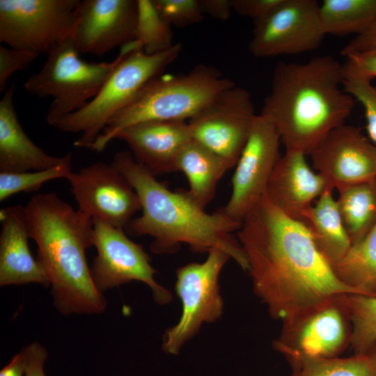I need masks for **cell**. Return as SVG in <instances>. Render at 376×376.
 Listing matches in <instances>:
<instances>
[{"label":"cell","mask_w":376,"mask_h":376,"mask_svg":"<svg viewBox=\"0 0 376 376\" xmlns=\"http://www.w3.org/2000/svg\"><path fill=\"white\" fill-rule=\"evenodd\" d=\"M237 237L253 290L272 318L282 322L345 294H358L336 275L304 224L263 198Z\"/></svg>","instance_id":"cell-1"},{"label":"cell","mask_w":376,"mask_h":376,"mask_svg":"<svg viewBox=\"0 0 376 376\" xmlns=\"http://www.w3.org/2000/svg\"><path fill=\"white\" fill-rule=\"evenodd\" d=\"M111 164L128 180L141 203V214L132 219L124 230L130 235L153 237L152 253H175L182 244L198 253L219 249L248 271L246 254L234 235L241 223L232 220L220 209L207 213L187 191L169 189L128 150L116 152Z\"/></svg>","instance_id":"cell-2"},{"label":"cell","mask_w":376,"mask_h":376,"mask_svg":"<svg viewBox=\"0 0 376 376\" xmlns=\"http://www.w3.org/2000/svg\"><path fill=\"white\" fill-rule=\"evenodd\" d=\"M343 64L331 56L304 63L279 62L261 113L274 124L285 150L309 155L354 104L343 88Z\"/></svg>","instance_id":"cell-3"},{"label":"cell","mask_w":376,"mask_h":376,"mask_svg":"<svg viewBox=\"0 0 376 376\" xmlns=\"http://www.w3.org/2000/svg\"><path fill=\"white\" fill-rule=\"evenodd\" d=\"M24 212L56 309L63 315L103 313L107 301L93 281L86 257L93 246V219L55 192L33 195Z\"/></svg>","instance_id":"cell-4"},{"label":"cell","mask_w":376,"mask_h":376,"mask_svg":"<svg viewBox=\"0 0 376 376\" xmlns=\"http://www.w3.org/2000/svg\"><path fill=\"white\" fill-rule=\"evenodd\" d=\"M235 85L210 65L198 64L180 75L162 74L111 117L91 149L102 151L121 130L133 125L152 120L188 121Z\"/></svg>","instance_id":"cell-5"},{"label":"cell","mask_w":376,"mask_h":376,"mask_svg":"<svg viewBox=\"0 0 376 376\" xmlns=\"http://www.w3.org/2000/svg\"><path fill=\"white\" fill-rule=\"evenodd\" d=\"M181 50L180 43L153 54H148L142 49L131 50L94 98L52 127L64 132L80 134L75 146L91 149L111 117L125 107L150 81L163 74Z\"/></svg>","instance_id":"cell-6"},{"label":"cell","mask_w":376,"mask_h":376,"mask_svg":"<svg viewBox=\"0 0 376 376\" xmlns=\"http://www.w3.org/2000/svg\"><path fill=\"white\" fill-rule=\"evenodd\" d=\"M135 49H142L136 40L121 47L112 61L87 62L70 38L47 54L44 65L26 79L24 88L33 95L53 99L46 114L47 123L53 126L94 98L123 58Z\"/></svg>","instance_id":"cell-7"},{"label":"cell","mask_w":376,"mask_h":376,"mask_svg":"<svg viewBox=\"0 0 376 376\" xmlns=\"http://www.w3.org/2000/svg\"><path fill=\"white\" fill-rule=\"evenodd\" d=\"M230 256L223 250L213 249L203 263H191L176 270L175 292L180 299L182 313L178 322L167 329L162 338L164 352L177 355L204 323L221 318L224 301L219 277Z\"/></svg>","instance_id":"cell-8"},{"label":"cell","mask_w":376,"mask_h":376,"mask_svg":"<svg viewBox=\"0 0 376 376\" xmlns=\"http://www.w3.org/2000/svg\"><path fill=\"white\" fill-rule=\"evenodd\" d=\"M79 0H0V41L38 55L71 38Z\"/></svg>","instance_id":"cell-9"},{"label":"cell","mask_w":376,"mask_h":376,"mask_svg":"<svg viewBox=\"0 0 376 376\" xmlns=\"http://www.w3.org/2000/svg\"><path fill=\"white\" fill-rule=\"evenodd\" d=\"M93 246L97 255L90 267L91 274L100 292L138 281L150 288L156 303H170L171 293L156 281L157 272L150 264V257L142 245L127 237L123 228L93 220Z\"/></svg>","instance_id":"cell-10"},{"label":"cell","mask_w":376,"mask_h":376,"mask_svg":"<svg viewBox=\"0 0 376 376\" xmlns=\"http://www.w3.org/2000/svg\"><path fill=\"white\" fill-rule=\"evenodd\" d=\"M279 134L271 119L257 114L235 165L230 197L220 210L241 223L265 196L268 183L281 155Z\"/></svg>","instance_id":"cell-11"},{"label":"cell","mask_w":376,"mask_h":376,"mask_svg":"<svg viewBox=\"0 0 376 376\" xmlns=\"http://www.w3.org/2000/svg\"><path fill=\"white\" fill-rule=\"evenodd\" d=\"M341 297L282 322L281 334L274 342L275 350L288 361L338 357L350 345L351 334Z\"/></svg>","instance_id":"cell-12"},{"label":"cell","mask_w":376,"mask_h":376,"mask_svg":"<svg viewBox=\"0 0 376 376\" xmlns=\"http://www.w3.org/2000/svg\"><path fill=\"white\" fill-rule=\"evenodd\" d=\"M257 114L250 93L236 85L220 93L188 120L192 139L236 165Z\"/></svg>","instance_id":"cell-13"},{"label":"cell","mask_w":376,"mask_h":376,"mask_svg":"<svg viewBox=\"0 0 376 376\" xmlns=\"http://www.w3.org/2000/svg\"><path fill=\"white\" fill-rule=\"evenodd\" d=\"M315 0H283L267 17L254 23L249 49L257 58L313 51L326 34Z\"/></svg>","instance_id":"cell-14"},{"label":"cell","mask_w":376,"mask_h":376,"mask_svg":"<svg viewBox=\"0 0 376 376\" xmlns=\"http://www.w3.org/2000/svg\"><path fill=\"white\" fill-rule=\"evenodd\" d=\"M66 179L78 209L93 220L124 229L141 210L135 189L111 164H92L72 171Z\"/></svg>","instance_id":"cell-15"},{"label":"cell","mask_w":376,"mask_h":376,"mask_svg":"<svg viewBox=\"0 0 376 376\" xmlns=\"http://www.w3.org/2000/svg\"><path fill=\"white\" fill-rule=\"evenodd\" d=\"M137 19L138 1H79L71 39L79 54L102 56L135 40Z\"/></svg>","instance_id":"cell-16"},{"label":"cell","mask_w":376,"mask_h":376,"mask_svg":"<svg viewBox=\"0 0 376 376\" xmlns=\"http://www.w3.org/2000/svg\"><path fill=\"white\" fill-rule=\"evenodd\" d=\"M309 156L332 190L376 178V145L352 125L334 129Z\"/></svg>","instance_id":"cell-17"},{"label":"cell","mask_w":376,"mask_h":376,"mask_svg":"<svg viewBox=\"0 0 376 376\" xmlns=\"http://www.w3.org/2000/svg\"><path fill=\"white\" fill-rule=\"evenodd\" d=\"M115 139L125 141L134 159L157 177L177 171L178 156L192 137L187 121L152 120L126 127Z\"/></svg>","instance_id":"cell-18"},{"label":"cell","mask_w":376,"mask_h":376,"mask_svg":"<svg viewBox=\"0 0 376 376\" xmlns=\"http://www.w3.org/2000/svg\"><path fill=\"white\" fill-rule=\"evenodd\" d=\"M306 156L298 150H285L275 166L265 194L280 211L299 221L312 202L329 189L325 180L311 169Z\"/></svg>","instance_id":"cell-19"},{"label":"cell","mask_w":376,"mask_h":376,"mask_svg":"<svg viewBox=\"0 0 376 376\" xmlns=\"http://www.w3.org/2000/svg\"><path fill=\"white\" fill-rule=\"evenodd\" d=\"M0 285L37 283L49 287L47 274L29 247L30 237L24 206L16 205L0 211Z\"/></svg>","instance_id":"cell-20"},{"label":"cell","mask_w":376,"mask_h":376,"mask_svg":"<svg viewBox=\"0 0 376 376\" xmlns=\"http://www.w3.org/2000/svg\"><path fill=\"white\" fill-rule=\"evenodd\" d=\"M12 81L0 101V172L21 173L45 170L61 164L63 157L46 153L26 135L17 118Z\"/></svg>","instance_id":"cell-21"},{"label":"cell","mask_w":376,"mask_h":376,"mask_svg":"<svg viewBox=\"0 0 376 376\" xmlns=\"http://www.w3.org/2000/svg\"><path fill=\"white\" fill-rule=\"evenodd\" d=\"M333 190L327 189L302 215L300 222L309 230L318 250L334 267L352 245Z\"/></svg>","instance_id":"cell-22"},{"label":"cell","mask_w":376,"mask_h":376,"mask_svg":"<svg viewBox=\"0 0 376 376\" xmlns=\"http://www.w3.org/2000/svg\"><path fill=\"white\" fill-rule=\"evenodd\" d=\"M231 167L218 155L191 139L180 152L177 171H182L189 182L187 193L201 207L213 199L217 184Z\"/></svg>","instance_id":"cell-23"},{"label":"cell","mask_w":376,"mask_h":376,"mask_svg":"<svg viewBox=\"0 0 376 376\" xmlns=\"http://www.w3.org/2000/svg\"><path fill=\"white\" fill-rule=\"evenodd\" d=\"M337 190L339 212L353 244L361 240L376 225V178Z\"/></svg>","instance_id":"cell-24"},{"label":"cell","mask_w":376,"mask_h":376,"mask_svg":"<svg viewBox=\"0 0 376 376\" xmlns=\"http://www.w3.org/2000/svg\"><path fill=\"white\" fill-rule=\"evenodd\" d=\"M334 270L340 281L358 294L376 295V225L351 245Z\"/></svg>","instance_id":"cell-25"},{"label":"cell","mask_w":376,"mask_h":376,"mask_svg":"<svg viewBox=\"0 0 376 376\" xmlns=\"http://www.w3.org/2000/svg\"><path fill=\"white\" fill-rule=\"evenodd\" d=\"M319 15L326 36H356L375 20L376 0H324Z\"/></svg>","instance_id":"cell-26"},{"label":"cell","mask_w":376,"mask_h":376,"mask_svg":"<svg viewBox=\"0 0 376 376\" xmlns=\"http://www.w3.org/2000/svg\"><path fill=\"white\" fill-rule=\"evenodd\" d=\"M347 314L354 354H365L376 343V295L345 294L341 297Z\"/></svg>","instance_id":"cell-27"},{"label":"cell","mask_w":376,"mask_h":376,"mask_svg":"<svg viewBox=\"0 0 376 376\" xmlns=\"http://www.w3.org/2000/svg\"><path fill=\"white\" fill-rule=\"evenodd\" d=\"M288 361L292 367L290 376H371L370 363L366 354L300 358Z\"/></svg>","instance_id":"cell-28"},{"label":"cell","mask_w":376,"mask_h":376,"mask_svg":"<svg viewBox=\"0 0 376 376\" xmlns=\"http://www.w3.org/2000/svg\"><path fill=\"white\" fill-rule=\"evenodd\" d=\"M138 1V19L135 40L143 50L153 54L171 48L173 33L171 26L157 11L152 0Z\"/></svg>","instance_id":"cell-29"},{"label":"cell","mask_w":376,"mask_h":376,"mask_svg":"<svg viewBox=\"0 0 376 376\" xmlns=\"http://www.w3.org/2000/svg\"><path fill=\"white\" fill-rule=\"evenodd\" d=\"M72 153L63 156V162L54 167L21 173L0 172V201L19 192L38 191L45 182L67 178L72 173Z\"/></svg>","instance_id":"cell-30"},{"label":"cell","mask_w":376,"mask_h":376,"mask_svg":"<svg viewBox=\"0 0 376 376\" xmlns=\"http://www.w3.org/2000/svg\"><path fill=\"white\" fill-rule=\"evenodd\" d=\"M160 16L170 26H186L203 19L199 0H152Z\"/></svg>","instance_id":"cell-31"},{"label":"cell","mask_w":376,"mask_h":376,"mask_svg":"<svg viewBox=\"0 0 376 376\" xmlns=\"http://www.w3.org/2000/svg\"><path fill=\"white\" fill-rule=\"evenodd\" d=\"M343 88L362 105L368 138L376 145V86L367 79L347 78L344 79Z\"/></svg>","instance_id":"cell-32"},{"label":"cell","mask_w":376,"mask_h":376,"mask_svg":"<svg viewBox=\"0 0 376 376\" xmlns=\"http://www.w3.org/2000/svg\"><path fill=\"white\" fill-rule=\"evenodd\" d=\"M39 55L26 50L0 46V92H4L9 78L15 72L26 70Z\"/></svg>","instance_id":"cell-33"},{"label":"cell","mask_w":376,"mask_h":376,"mask_svg":"<svg viewBox=\"0 0 376 376\" xmlns=\"http://www.w3.org/2000/svg\"><path fill=\"white\" fill-rule=\"evenodd\" d=\"M283 0H230L232 10L237 14L250 17L254 23L271 15Z\"/></svg>","instance_id":"cell-34"},{"label":"cell","mask_w":376,"mask_h":376,"mask_svg":"<svg viewBox=\"0 0 376 376\" xmlns=\"http://www.w3.org/2000/svg\"><path fill=\"white\" fill-rule=\"evenodd\" d=\"M346 58L343 64L344 79L360 78L371 81L376 77V54L356 55Z\"/></svg>","instance_id":"cell-35"},{"label":"cell","mask_w":376,"mask_h":376,"mask_svg":"<svg viewBox=\"0 0 376 376\" xmlns=\"http://www.w3.org/2000/svg\"><path fill=\"white\" fill-rule=\"evenodd\" d=\"M340 54L345 58L356 55L376 54V19L363 33L345 45Z\"/></svg>","instance_id":"cell-36"},{"label":"cell","mask_w":376,"mask_h":376,"mask_svg":"<svg viewBox=\"0 0 376 376\" xmlns=\"http://www.w3.org/2000/svg\"><path fill=\"white\" fill-rule=\"evenodd\" d=\"M24 355V376H45L44 364L47 351L38 342L26 346L21 350Z\"/></svg>","instance_id":"cell-37"},{"label":"cell","mask_w":376,"mask_h":376,"mask_svg":"<svg viewBox=\"0 0 376 376\" xmlns=\"http://www.w3.org/2000/svg\"><path fill=\"white\" fill-rule=\"evenodd\" d=\"M199 3L203 14L224 21L230 17L232 10L230 0H199Z\"/></svg>","instance_id":"cell-38"},{"label":"cell","mask_w":376,"mask_h":376,"mask_svg":"<svg viewBox=\"0 0 376 376\" xmlns=\"http://www.w3.org/2000/svg\"><path fill=\"white\" fill-rule=\"evenodd\" d=\"M0 376H24V361L22 351L1 370Z\"/></svg>","instance_id":"cell-39"},{"label":"cell","mask_w":376,"mask_h":376,"mask_svg":"<svg viewBox=\"0 0 376 376\" xmlns=\"http://www.w3.org/2000/svg\"><path fill=\"white\" fill-rule=\"evenodd\" d=\"M365 354L368 357L370 361L371 376H376V343Z\"/></svg>","instance_id":"cell-40"}]
</instances>
